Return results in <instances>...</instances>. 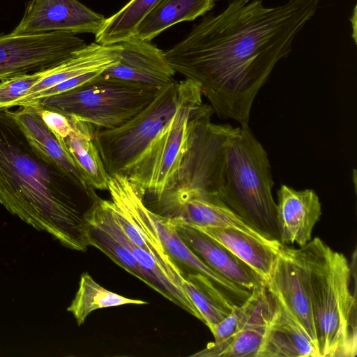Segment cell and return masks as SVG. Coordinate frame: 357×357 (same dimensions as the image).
<instances>
[{
  "label": "cell",
  "mask_w": 357,
  "mask_h": 357,
  "mask_svg": "<svg viewBox=\"0 0 357 357\" xmlns=\"http://www.w3.org/2000/svg\"><path fill=\"white\" fill-rule=\"evenodd\" d=\"M106 18L77 0H31L12 31L31 34L52 31L96 34Z\"/></svg>",
  "instance_id": "30bf717a"
},
{
  "label": "cell",
  "mask_w": 357,
  "mask_h": 357,
  "mask_svg": "<svg viewBox=\"0 0 357 357\" xmlns=\"http://www.w3.org/2000/svg\"><path fill=\"white\" fill-rule=\"evenodd\" d=\"M266 288L284 305L317 348L307 275L299 248L282 246Z\"/></svg>",
  "instance_id": "9c48e42d"
},
{
  "label": "cell",
  "mask_w": 357,
  "mask_h": 357,
  "mask_svg": "<svg viewBox=\"0 0 357 357\" xmlns=\"http://www.w3.org/2000/svg\"><path fill=\"white\" fill-rule=\"evenodd\" d=\"M319 0H288L267 7L262 0H231L207 15L181 42L165 51L175 70L199 84L214 112L248 125L254 100Z\"/></svg>",
  "instance_id": "6da1fadb"
},
{
  "label": "cell",
  "mask_w": 357,
  "mask_h": 357,
  "mask_svg": "<svg viewBox=\"0 0 357 357\" xmlns=\"http://www.w3.org/2000/svg\"><path fill=\"white\" fill-rule=\"evenodd\" d=\"M160 89L101 73L78 87L45 97L39 102L45 108L73 116L98 128L112 129L143 110Z\"/></svg>",
  "instance_id": "8992f818"
},
{
  "label": "cell",
  "mask_w": 357,
  "mask_h": 357,
  "mask_svg": "<svg viewBox=\"0 0 357 357\" xmlns=\"http://www.w3.org/2000/svg\"><path fill=\"white\" fill-rule=\"evenodd\" d=\"M179 84L180 101L174 116L124 176L153 202L176 173L197 120L211 107L203 103L198 84L185 79Z\"/></svg>",
  "instance_id": "5b68a950"
},
{
  "label": "cell",
  "mask_w": 357,
  "mask_h": 357,
  "mask_svg": "<svg viewBox=\"0 0 357 357\" xmlns=\"http://www.w3.org/2000/svg\"><path fill=\"white\" fill-rule=\"evenodd\" d=\"M155 206V205H154ZM155 213L180 220L194 227H231L261 240H269L243 221L216 197L196 196L155 206Z\"/></svg>",
  "instance_id": "9a60e30c"
},
{
  "label": "cell",
  "mask_w": 357,
  "mask_h": 357,
  "mask_svg": "<svg viewBox=\"0 0 357 357\" xmlns=\"http://www.w3.org/2000/svg\"><path fill=\"white\" fill-rule=\"evenodd\" d=\"M11 114L30 144L56 162L84 193L93 199L96 195L91 191L73 158L43 121L39 101L18 106L17 109L11 110Z\"/></svg>",
  "instance_id": "2e32d148"
},
{
  "label": "cell",
  "mask_w": 357,
  "mask_h": 357,
  "mask_svg": "<svg viewBox=\"0 0 357 357\" xmlns=\"http://www.w3.org/2000/svg\"><path fill=\"white\" fill-rule=\"evenodd\" d=\"M72 130L60 142L68 151L87 184L92 188L108 190L109 175L94 142L96 127L68 116Z\"/></svg>",
  "instance_id": "44dd1931"
},
{
  "label": "cell",
  "mask_w": 357,
  "mask_h": 357,
  "mask_svg": "<svg viewBox=\"0 0 357 357\" xmlns=\"http://www.w3.org/2000/svg\"><path fill=\"white\" fill-rule=\"evenodd\" d=\"M183 287L210 330L238 305L211 280L197 272L184 275Z\"/></svg>",
  "instance_id": "603a6c76"
},
{
  "label": "cell",
  "mask_w": 357,
  "mask_h": 357,
  "mask_svg": "<svg viewBox=\"0 0 357 357\" xmlns=\"http://www.w3.org/2000/svg\"><path fill=\"white\" fill-rule=\"evenodd\" d=\"M273 310L270 294L265 287L247 324L226 340L210 342L192 356L258 357Z\"/></svg>",
  "instance_id": "d6986e66"
},
{
  "label": "cell",
  "mask_w": 357,
  "mask_h": 357,
  "mask_svg": "<svg viewBox=\"0 0 357 357\" xmlns=\"http://www.w3.org/2000/svg\"><path fill=\"white\" fill-rule=\"evenodd\" d=\"M195 228L227 248L260 276L266 284L283 245L279 241H263L231 227Z\"/></svg>",
  "instance_id": "ac0fdd59"
},
{
  "label": "cell",
  "mask_w": 357,
  "mask_h": 357,
  "mask_svg": "<svg viewBox=\"0 0 357 357\" xmlns=\"http://www.w3.org/2000/svg\"><path fill=\"white\" fill-rule=\"evenodd\" d=\"M351 24L353 25V29H354L353 38H354L355 43H356V6L354 7V12L351 15Z\"/></svg>",
  "instance_id": "83f0119b"
},
{
  "label": "cell",
  "mask_w": 357,
  "mask_h": 357,
  "mask_svg": "<svg viewBox=\"0 0 357 357\" xmlns=\"http://www.w3.org/2000/svg\"><path fill=\"white\" fill-rule=\"evenodd\" d=\"M179 82L162 86L154 99L115 128H96L94 142L109 176H126L174 116L179 104Z\"/></svg>",
  "instance_id": "52a82bcc"
},
{
  "label": "cell",
  "mask_w": 357,
  "mask_h": 357,
  "mask_svg": "<svg viewBox=\"0 0 357 357\" xmlns=\"http://www.w3.org/2000/svg\"><path fill=\"white\" fill-rule=\"evenodd\" d=\"M86 45L76 34H0V80L54 67Z\"/></svg>",
  "instance_id": "ba28073f"
},
{
  "label": "cell",
  "mask_w": 357,
  "mask_h": 357,
  "mask_svg": "<svg viewBox=\"0 0 357 357\" xmlns=\"http://www.w3.org/2000/svg\"><path fill=\"white\" fill-rule=\"evenodd\" d=\"M163 0H130L121 10L106 18L95 34L96 43L114 45L134 38L143 18Z\"/></svg>",
  "instance_id": "d4e9b609"
},
{
  "label": "cell",
  "mask_w": 357,
  "mask_h": 357,
  "mask_svg": "<svg viewBox=\"0 0 357 357\" xmlns=\"http://www.w3.org/2000/svg\"><path fill=\"white\" fill-rule=\"evenodd\" d=\"M108 190L110 200L137 230L146 244L149 252L165 268L170 280L185 291L183 287L184 275L158 236L151 210L144 202V192L126 176L118 174L110 176Z\"/></svg>",
  "instance_id": "8fae6325"
},
{
  "label": "cell",
  "mask_w": 357,
  "mask_h": 357,
  "mask_svg": "<svg viewBox=\"0 0 357 357\" xmlns=\"http://www.w3.org/2000/svg\"><path fill=\"white\" fill-rule=\"evenodd\" d=\"M128 304L144 305L146 301L132 299L114 293L98 284L88 273L80 277L79 287L67 310L72 313L78 326L96 310Z\"/></svg>",
  "instance_id": "cb8c5ba5"
},
{
  "label": "cell",
  "mask_w": 357,
  "mask_h": 357,
  "mask_svg": "<svg viewBox=\"0 0 357 357\" xmlns=\"http://www.w3.org/2000/svg\"><path fill=\"white\" fill-rule=\"evenodd\" d=\"M276 222L279 241L304 247L312 240L315 225L321 215V204L312 189L296 190L281 185L277 192Z\"/></svg>",
  "instance_id": "4fadbf2b"
},
{
  "label": "cell",
  "mask_w": 357,
  "mask_h": 357,
  "mask_svg": "<svg viewBox=\"0 0 357 357\" xmlns=\"http://www.w3.org/2000/svg\"><path fill=\"white\" fill-rule=\"evenodd\" d=\"M75 190L83 192L30 144L10 108L0 109V204L64 247L84 252L89 208L82 206Z\"/></svg>",
  "instance_id": "7a4b0ae2"
},
{
  "label": "cell",
  "mask_w": 357,
  "mask_h": 357,
  "mask_svg": "<svg viewBox=\"0 0 357 357\" xmlns=\"http://www.w3.org/2000/svg\"><path fill=\"white\" fill-rule=\"evenodd\" d=\"M120 47L93 43L75 52L69 59L52 68L51 73L33 86L14 107L27 98L72 77L93 71H104L119 59Z\"/></svg>",
  "instance_id": "ffe728a7"
},
{
  "label": "cell",
  "mask_w": 357,
  "mask_h": 357,
  "mask_svg": "<svg viewBox=\"0 0 357 357\" xmlns=\"http://www.w3.org/2000/svg\"><path fill=\"white\" fill-rule=\"evenodd\" d=\"M40 113L45 123L55 135L59 142H61L70 134L72 127L68 117L66 114L45 108L40 104Z\"/></svg>",
  "instance_id": "4316f807"
},
{
  "label": "cell",
  "mask_w": 357,
  "mask_h": 357,
  "mask_svg": "<svg viewBox=\"0 0 357 357\" xmlns=\"http://www.w3.org/2000/svg\"><path fill=\"white\" fill-rule=\"evenodd\" d=\"M268 153L248 125L226 124L220 199L248 225L279 241Z\"/></svg>",
  "instance_id": "277c9868"
},
{
  "label": "cell",
  "mask_w": 357,
  "mask_h": 357,
  "mask_svg": "<svg viewBox=\"0 0 357 357\" xmlns=\"http://www.w3.org/2000/svg\"><path fill=\"white\" fill-rule=\"evenodd\" d=\"M118 44L119 59L102 75L159 89L175 80L176 72L168 63L165 52L151 41L134 37Z\"/></svg>",
  "instance_id": "7c38bea8"
},
{
  "label": "cell",
  "mask_w": 357,
  "mask_h": 357,
  "mask_svg": "<svg viewBox=\"0 0 357 357\" xmlns=\"http://www.w3.org/2000/svg\"><path fill=\"white\" fill-rule=\"evenodd\" d=\"M215 0H163L139 23L135 38L151 41L178 23L192 21L215 6Z\"/></svg>",
  "instance_id": "7402d4cb"
},
{
  "label": "cell",
  "mask_w": 357,
  "mask_h": 357,
  "mask_svg": "<svg viewBox=\"0 0 357 357\" xmlns=\"http://www.w3.org/2000/svg\"><path fill=\"white\" fill-rule=\"evenodd\" d=\"M172 219L183 242L216 273L250 292L266 286L260 276L227 248L184 222Z\"/></svg>",
  "instance_id": "5bb4252c"
},
{
  "label": "cell",
  "mask_w": 357,
  "mask_h": 357,
  "mask_svg": "<svg viewBox=\"0 0 357 357\" xmlns=\"http://www.w3.org/2000/svg\"><path fill=\"white\" fill-rule=\"evenodd\" d=\"M269 294L273 310L258 357H319L317 348L299 324Z\"/></svg>",
  "instance_id": "e0dca14e"
},
{
  "label": "cell",
  "mask_w": 357,
  "mask_h": 357,
  "mask_svg": "<svg viewBox=\"0 0 357 357\" xmlns=\"http://www.w3.org/2000/svg\"><path fill=\"white\" fill-rule=\"evenodd\" d=\"M52 68L0 80V109L14 107L33 86L51 73Z\"/></svg>",
  "instance_id": "484cf974"
},
{
  "label": "cell",
  "mask_w": 357,
  "mask_h": 357,
  "mask_svg": "<svg viewBox=\"0 0 357 357\" xmlns=\"http://www.w3.org/2000/svg\"><path fill=\"white\" fill-rule=\"evenodd\" d=\"M299 250L307 275L319 357H355L356 298L347 259L318 237Z\"/></svg>",
  "instance_id": "3957f363"
}]
</instances>
